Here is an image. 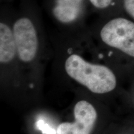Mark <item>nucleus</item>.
<instances>
[{"label":"nucleus","instance_id":"6e6552de","mask_svg":"<svg viewBox=\"0 0 134 134\" xmlns=\"http://www.w3.org/2000/svg\"><path fill=\"white\" fill-rule=\"evenodd\" d=\"M123 134H131V133H123Z\"/></svg>","mask_w":134,"mask_h":134},{"label":"nucleus","instance_id":"0eeeda50","mask_svg":"<svg viewBox=\"0 0 134 134\" xmlns=\"http://www.w3.org/2000/svg\"><path fill=\"white\" fill-rule=\"evenodd\" d=\"M124 3L127 13L134 19V0H124Z\"/></svg>","mask_w":134,"mask_h":134},{"label":"nucleus","instance_id":"f257e3e1","mask_svg":"<svg viewBox=\"0 0 134 134\" xmlns=\"http://www.w3.org/2000/svg\"><path fill=\"white\" fill-rule=\"evenodd\" d=\"M63 68L70 80L93 94L105 96L118 88V76L113 68L89 62L78 54L70 55L65 60Z\"/></svg>","mask_w":134,"mask_h":134},{"label":"nucleus","instance_id":"1a4fd4ad","mask_svg":"<svg viewBox=\"0 0 134 134\" xmlns=\"http://www.w3.org/2000/svg\"><path fill=\"white\" fill-rule=\"evenodd\" d=\"M133 105H134V98H133Z\"/></svg>","mask_w":134,"mask_h":134},{"label":"nucleus","instance_id":"39448f33","mask_svg":"<svg viewBox=\"0 0 134 134\" xmlns=\"http://www.w3.org/2000/svg\"><path fill=\"white\" fill-rule=\"evenodd\" d=\"M82 2L83 0H56L53 14L60 23L69 24L80 16Z\"/></svg>","mask_w":134,"mask_h":134},{"label":"nucleus","instance_id":"20e7f679","mask_svg":"<svg viewBox=\"0 0 134 134\" xmlns=\"http://www.w3.org/2000/svg\"><path fill=\"white\" fill-rule=\"evenodd\" d=\"M73 115V121L63 122L58 125L56 134H91L99 117L97 107L86 99L76 102Z\"/></svg>","mask_w":134,"mask_h":134},{"label":"nucleus","instance_id":"f03ea898","mask_svg":"<svg viewBox=\"0 0 134 134\" xmlns=\"http://www.w3.org/2000/svg\"><path fill=\"white\" fill-rule=\"evenodd\" d=\"M13 32L16 42L19 72L25 71L32 79L37 72L38 40L37 31L33 23L26 18L15 22Z\"/></svg>","mask_w":134,"mask_h":134},{"label":"nucleus","instance_id":"7ed1b4c3","mask_svg":"<svg viewBox=\"0 0 134 134\" xmlns=\"http://www.w3.org/2000/svg\"><path fill=\"white\" fill-rule=\"evenodd\" d=\"M105 45L134 58V23L125 18L113 19L106 23L100 32Z\"/></svg>","mask_w":134,"mask_h":134},{"label":"nucleus","instance_id":"423d86ee","mask_svg":"<svg viewBox=\"0 0 134 134\" xmlns=\"http://www.w3.org/2000/svg\"><path fill=\"white\" fill-rule=\"evenodd\" d=\"M95 7L103 9L108 7L113 0H90Z\"/></svg>","mask_w":134,"mask_h":134}]
</instances>
